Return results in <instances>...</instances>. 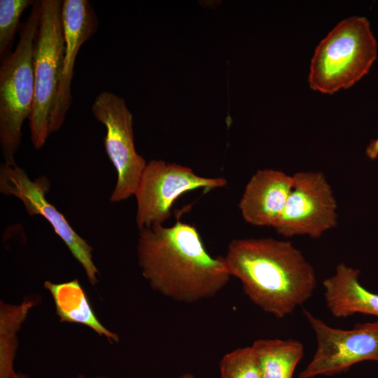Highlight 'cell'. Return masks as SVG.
I'll list each match as a JSON object with an SVG mask.
<instances>
[{
  "label": "cell",
  "mask_w": 378,
  "mask_h": 378,
  "mask_svg": "<svg viewBox=\"0 0 378 378\" xmlns=\"http://www.w3.org/2000/svg\"><path fill=\"white\" fill-rule=\"evenodd\" d=\"M251 346L260 378H293L304 354L303 344L295 340L259 339Z\"/></svg>",
  "instance_id": "obj_15"
},
{
  "label": "cell",
  "mask_w": 378,
  "mask_h": 378,
  "mask_svg": "<svg viewBox=\"0 0 378 378\" xmlns=\"http://www.w3.org/2000/svg\"><path fill=\"white\" fill-rule=\"evenodd\" d=\"M223 258L251 301L278 318L306 302L316 287L313 266L290 241L233 239Z\"/></svg>",
  "instance_id": "obj_2"
},
{
  "label": "cell",
  "mask_w": 378,
  "mask_h": 378,
  "mask_svg": "<svg viewBox=\"0 0 378 378\" xmlns=\"http://www.w3.org/2000/svg\"><path fill=\"white\" fill-rule=\"evenodd\" d=\"M377 57V43L368 20L357 15L344 19L316 46L309 85L328 94L348 89L368 74Z\"/></svg>",
  "instance_id": "obj_3"
},
{
  "label": "cell",
  "mask_w": 378,
  "mask_h": 378,
  "mask_svg": "<svg viewBox=\"0 0 378 378\" xmlns=\"http://www.w3.org/2000/svg\"><path fill=\"white\" fill-rule=\"evenodd\" d=\"M293 185L276 232L286 238H320L337 225V204L332 189L319 171H300Z\"/></svg>",
  "instance_id": "obj_9"
},
{
  "label": "cell",
  "mask_w": 378,
  "mask_h": 378,
  "mask_svg": "<svg viewBox=\"0 0 378 378\" xmlns=\"http://www.w3.org/2000/svg\"><path fill=\"white\" fill-rule=\"evenodd\" d=\"M293 185V175L283 171H256L246 183L238 204L243 219L253 226L274 228L281 217Z\"/></svg>",
  "instance_id": "obj_12"
},
{
  "label": "cell",
  "mask_w": 378,
  "mask_h": 378,
  "mask_svg": "<svg viewBox=\"0 0 378 378\" xmlns=\"http://www.w3.org/2000/svg\"><path fill=\"white\" fill-rule=\"evenodd\" d=\"M227 184L223 177L197 175L188 167L162 160L147 162L134 196L135 220L139 230L163 225L171 216L174 202L183 194L197 189H216Z\"/></svg>",
  "instance_id": "obj_6"
},
{
  "label": "cell",
  "mask_w": 378,
  "mask_h": 378,
  "mask_svg": "<svg viewBox=\"0 0 378 378\" xmlns=\"http://www.w3.org/2000/svg\"><path fill=\"white\" fill-rule=\"evenodd\" d=\"M303 313L315 333L316 349L299 378L332 376L361 361L378 362V320L344 330L328 326L306 309Z\"/></svg>",
  "instance_id": "obj_8"
},
{
  "label": "cell",
  "mask_w": 378,
  "mask_h": 378,
  "mask_svg": "<svg viewBox=\"0 0 378 378\" xmlns=\"http://www.w3.org/2000/svg\"><path fill=\"white\" fill-rule=\"evenodd\" d=\"M138 264L150 287L174 301L195 303L216 296L232 277L223 256L211 255L197 228L176 220L139 230Z\"/></svg>",
  "instance_id": "obj_1"
},
{
  "label": "cell",
  "mask_w": 378,
  "mask_h": 378,
  "mask_svg": "<svg viewBox=\"0 0 378 378\" xmlns=\"http://www.w3.org/2000/svg\"><path fill=\"white\" fill-rule=\"evenodd\" d=\"M35 302L26 298L20 304L0 302V378H15L18 375L14 369L18 332Z\"/></svg>",
  "instance_id": "obj_16"
},
{
  "label": "cell",
  "mask_w": 378,
  "mask_h": 378,
  "mask_svg": "<svg viewBox=\"0 0 378 378\" xmlns=\"http://www.w3.org/2000/svg\"><path fill=\"white\" fill-rule=\"evenodd\" d=\"M50 186L48 178L44 176L31 180L26 171L16 164L10 165L4 162L1 164V192L19 199L30 216H43L83 267L91 285L95 286L98 283L99 270L93 261V248L72 228L64 216L48 201L46 195Z\"/></svg>",
  "instance_id": "obj_10"
},
{
  "label": "cell",
  "mask_w": 378,
  "mask_h": 378,
  "mask_svg": "<svg viewBox=\"0 0 378 378\" xmlns=\"http://www.w3.org/2000/svg\"><path fill=\"white\" fill-rule=\"evenodd\" d=\"M360 274L359 270L340 262L335 274L323 281L326 304L335 317L344 318L355 314L378 317V294L360 284Z\"/></svg>",
  "instance_id": "obj_13"
},
{
  "label": "cell",
  "mask_w": 378,
  "mask_h": 378,
  "mask_svg": "<svg viewBox=\"0 0 378 378\" xmlns=\"http://www.w3.org/2000/svg\"><path fill=\"white\" fill-rule=\"evenodd\" d=\"M220 378H260L255 354L251 346L227 353L219 364Z\"/></svg>",
  "instance_id": "obj_17"
},
{
  "label": "cell",
  "mask_w": 378,
  "mask_h": 378,
  "mask_svg": "<svg viewBox=\"0 0 378 378\" xmlns=\"http://www.w3.org/2000/svg\"><path fill=\"white\" fill-rule=\"evenodd\" d=\"M76 378H107V377H104V376L87 377V376L83 375V374H79Z\"/></svg>",
  "instance_id": "obj_20"
},
{
  "label": "cell",
  "mask_w": 378,
  "mask_h": 378,
  "mask_svg": "<svg viewBox=\"0 0 378 378\" xmlns=\"http://www.w3.org/2000/svg\"><path fill=\"white\" fill-rule=\"evenodd\" d=\"M178 378H196V377L191 374H185L178 377Z\"/></svg>",
  "instance_id": "obj_22"
},
{
  "label": "cell",
  "mask_w": 378,
  "mask_h": 378,
  "mask_svg": "<svg viewBox=\"0 0 378 378\" xmlns=\"http://www.w3.org/2000/svg\"><path fill=\"white\" fill-rule=\"evenodd\" d=\"M91 110L106 129L104 148L117 173L109 200L125 201L134 195L147 164L135 149L132 114L122 97L107 91L98 94Z\"/></svg>",
  "instance_id": "obj_7"
},
{
  "label": "cell",
  "mask_w": 378,
  "mask_h": 378,
  "mask_svg": "<svg viewBox=\"0 0 378 378\" xmlns=\"http://www.w3.org/2000/svg\"><path fill=\"white\" fill-rule=\"evenodd\" d=\"M35 1H0V57H4L17 31L23 11Z\"/></svg>",
  "instance_id": "obj_18"
},
{
  "label": "cell",
  "mask_w": 378,
  "mask_h": 378,
  "mask_svg": "<svg viewBox=\"0 0 378 378\" xmlns=\"http://www.w3.org/2000/svg\"><path fill=\"white\" fill-rule=\"evenodd\" d=\"M365 155L371 160H374L378 158V137L367 146Z\"/></svg>",
  "instance_id": "obj_19"
},
{
  "label": "cell",
  "mask_w": 378,
  "mask_h": 378,
  "mask_svg": "<svg viewBox=\"0 0 378 378\" xmlns=\"http://www.w3.org/2000/svg\"><path fill=\"white\" fill-rule=\"evenodd\" d=\"M44 287L51 294L61 322L86 326L111 342H118V335L105 328L96 316L88 298L77 279L63 283L46 281Z\"/></svg>",
  "instance_id": "obj_14"
},
{
  "label": "cell",
  "mask_w": 378,
  "mask_h": 378,
  "mask_svg": "<svg viewBox=\"0 0 378 378\" xmlns=\"http://www.w3.org/2000/svg\"><path fill=\"white\" fill-rule=\"evenodd\" d=\"M15 378H32L30 376L23 374V373H18V375Z\"/></svg>",
  "instance_id": "obj_21"
},
{
  "label": "cell",
  "mask_w": 378,
  "mask_h": 378,
  "mask_svg": "<svg viewBox=\"0 0 378 378\" xmlns=\"http://www.w3.org/2000/svg\"><path fill=\"white\" fill-rule=\"evenodd\" d=\"M34 50V99L29 119L31 143L41 148L50 132L52 111L63 68L64 40L60 0H42Z\"/></svg>",
  "instance_id": "obj_5"
},
{
  "label": "cell",
  "mask_w": 378,
  "mask_h": 378,
  "mask_svg": "<svg viewBox=\"0 0 378 378\" xmlns=\"http://www.w3.org/2000/svg\"><path fill=\"white\" fill-rule=\"evenodd\" d=\"M64 40L63 68L58 92L50 120V134L62 126L71 104L74 62L82 45L95 34L98 20L88 0H64L62 6Z\"/></svg>",
  "instance_id": "obj_11"
},
{
  "label": "cell",
  "mask_w": 378,
  "mask_h": 378,
  "mask_svg": "<svg viewBox=\"0 0 378 378\" xmlns=\"http://www.w3.org/2000/svg\"><path fill=\"white\" fill-rule=\"evenodd\" d=\"M41 18V1L34 3L23 23L15 50L0 66V145L4 163L15 164L22 127L29 119L34 99V50Z\"/></svg>",
  "instance_id": "obj_4"
}]
</instances>
